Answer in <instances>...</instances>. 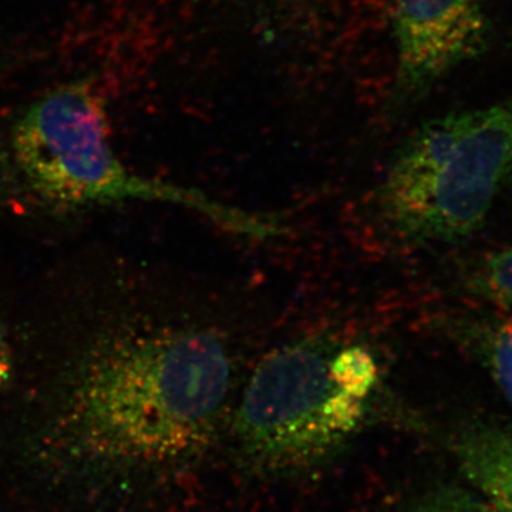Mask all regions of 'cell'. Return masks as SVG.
Segmentation results:
<instances>
[{
    "label": "cell",
    "mask_w": 512,
    "mask_h": 512,
    "mask_svg": "<svg viewBox=\"0 0 512 512\" xmlns=\"http://www.w3.org/2000/svg\"><path fill=\"white\" fill-rule=\"evenodd\" d=\"M512 177V96L426 121L377 190L380 217L412 244H456L483 227Z\"/></svg>",
    "instance_id": "3957f363"
},
{
    "label": "cell",
    "mask_w": 512,
    "mask_h": 512,
    "mask_svg": "<svg viewBox=\"0 0 512 512\" xmlns=\"http://www.w3.org/2000/svg\"><path fill=\"white\" fill-rule=\"evenodd\" d=\"M446 329L451 339L477 357L512 406V335L505 318L454 319Z\"/></svg>",
    "instance_id": "52a82bcc"
},
{
    "label": "cell",
    "mask_w": 512,
    "mask_h": 512,
    "mask_svg": "<svg viewBox=\"0 0 512 512\" xmlns=\"http://www.w3.org/2000/svg\"><path fill=\"white\" fill-rule=\"evenodd\" d=\"M12 151L23 180L47 204L73 208L167 202L244 237L282 234V225L271 218L128 171L111 148L106 104L92 80L59 84L30 104L13 127Z\"/></svg>",
    "instance_id": "7a4b0ae2"
},
{
    "label": "cell",
    "mask_w": 512,
    "mask_h": 512,
    "mask_svg": "<svg viewBox=\"0 0 512 512\" xmlns=\"http://www.w3.org/2000/svg\"><path fill=\"white\" fill-rule=\"evenodd\" d=\"M56 376L42 456L76 476L117 478L204 450L234 362L214 330L121 315L90 333Z\"/></svg>",
    "instance_id": "6da1fadb"
},
{
    "label": "cell",
    "mask_w": 512,
    "mask_h": 512,
    "mask_svg": "<svg viewBox=\"0 0 512 512\" xmlns=\"http://www.w3.org/2000/svg\"><path fill=\"white\" fill-rule=\"evenodd\" d=\"M464 288L512 315V245L484 255L471 266Z\"/></svg>",
    "instance_id": "ba28073f"
},
{
    "label": "cell",
    "mask_w": 512,
    "mask_h": 512,
    "mask_svg": "<svg viewBox=\"0 0 512 512\" xmlns=\"http://www.w3.org/2000/svg\"><path fill=\"white\" fill-rule=\"evenodd\" d=\"M380 382L376 356L329 335L269 353L242 393L234 430L242 451L274 470L306 466L352 436Z\"/></svg>",
    "instance_id": "277c9868"
},
{
    "label": "cell",
    "mask_w": 512,
    "mask_h": 512,
    "mask_svg": "<svg viewBox=\"0 0 512 512\" xmlns=\"http://www.w3.org/2000/svg\"><path fill=\"white\" fill-rule=\"evenodd\" d=\"M409 512H494L476 490L441 487L430 491Z\"/></svg>",
    "instance_id": "9c48e42d"
},
{
    "label": "cell",
    "mask_w": 512,
    "mask_h": 512,
    "mask_svg": "<svg viewBox=\"0 0 512 512\" xmlns=\"http://www.w3.org/2000/svg\"><path fill=\"white\" fill-rule=\"evenodd\" d=\"M15 370V353L8 328L0 319V389L8 386Z\"/></svg>",
    "instance_id": "30bf717a"
},
{
    "label": "cell",
    "mask_w": 512,
    "mask_h": 512,
    "mask_svg": "<svg viewBox=\"0 0 512 512\" xmlns=\"http://www.w3.org/2000/svg\"><path fill=\"white\" fill-rule=\"evenodd\" d=\"M396 73L394 110L406 109L490 46L485 0H387Z\"/></svg>",
    "instance_id": "5b68a950"
},
{
    "label": "cell",
    "mask_w": 512,
    "mask_h": 512,
    "mask_svg": "<svg viewBox=\"0 0 512 512\" xmlns=\"http://www.w3.org/2000/svg\"><path fill=\"white\" fill-rule=\"evenodd\" d=\"M505 322H507L508 329H510L512 335V315H508L507 318H505Z\"/></svg>",
    "instance_id": "8fae6325"
},
{
    "label": "cell",
    "mask_w": 512,
    "mask_h": 512,
    "mask_svg": "<svg viewBox=\"0 0 512 512\" xmlns=\"http://www.w3.org/2000/svg\"><path fill=\"white\" fill-rule=\"evenodd\" d=\"M454 456L471 488L494 512H512V427L474 421L453 440Z\"/></svg>",
    "instance_id": "8992f818"
}]
</instances>
